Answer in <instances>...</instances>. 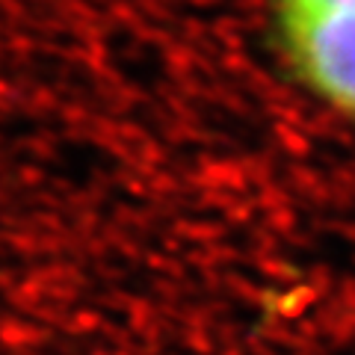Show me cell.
<instances>
[{
	"label": "cell",
	"mask_w": 355,
	"mask_h": 355,
	"mask_svg": "<svg viewBox=\"0 0 355 355\" xmlns=\"http://www.w3.org/2000/svg\"><path fill=\"white\" fill-rule=\"evenodd\" d=\"M275 15L282 12H314V9H347L355 0H272Z\"/></svg>",
	"instance_id": "2"
},
{
	"label": "cell",
	"mask_w": 355,
	"mask_h": 355,
	"mask_svg": "<svg viewBox=\"0 0 355 355\" xmlns=\"http://www.w3.org/2000/svg\"><path fill=\"white\" fill-rule=\"evenodd\" d=\"M284 53L305 86L355 119V6L275 15Z\"/></svg>",
	"instance_id": "1"
}]
</instances>
